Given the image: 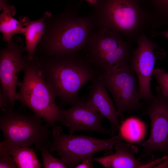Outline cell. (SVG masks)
I'll return each instance as SVG.
<instances>
[{"label":"cell","instance_id":"1","mask_svg":"<svg viewBox=\"0 0 168 168\" xmlns=\"http://www.w3.org/2000/svg\"><path fill=\"white\" fill-rule=\"evenodd\" d=\"M54 55L47 62H39L43 75L61 102L72 105L83 86L101 73L78 52Z\"/></svg>","mask_w":168,"mask_h":168},{"label":"cell","instance_id":"24","mask_svg":"<svg viewBox=\"0 0 168 168\" xmlns=\"http://www.w3.org/2000/svg\"><path fill=\"white\" fill-rule=\"evenodd\" d=\"M93 160L91 158H89L82 161L80 163L76 165L75 168H92L93 167Z\"/></svg>","mask_w":168,"mask_h":168},{"label":"cell","instance_id":"17","mask_svg":"<svg viewBox=\"0 0 168 168\" xmlns=\"http://www.w3.org/2000/svg\"><path fill=\"white\" fill-rule=\"evenodd\" d=\"M119 135L122 140L137 144L142 141L145 137L147 127L144 123L138 118H128L119 125Z\"/></svg>","mask_w":168,"mask_h":168},{"label":"cell","instance_id":"19","mask_svg":"<svg viewBox=\"0 0 168 168\" xmlns=\"http://www.w3.org/2000/svg\"><path fill=\"white\" fill-rule=\"evenodd\" d=\"M156 8L152 16L153 26L157 24H168V0H153Z\"/></svg>","mask_w":168,"mask_h":168},{"label":"cell","instance_id":"26","mask_svg":"<svg viewBox=\"0 0 168 168\" xmlns=\"http://www.w3.org/2000/svg\"><path fill=\"white\" fill-rule=\"evenodd\" d=\"M156 35H163L168 39V30L166 31H163L161 32H155V33Z\"/></svg>","mask_w":168,"mask_h":168},{"label":"cell","instance_id":"21","mask_svg":"<svg viewBox=\"0 0 168 168\" xmlns=\"http://www.w3.org/2000/svg\"><path fill=\"white\" fill-rule=\"evenodd\" d=\"M152 76L158 83L162 93L168 97V72L162 69L157 68L153 70Z\"/></svg>","mask_w":168,"mask_h":168},{"label":"cell","instance_id":"15","mask_svg":"<svg viewBox=\"0 0 168 168\" xmlns=\"http://www.w3.org/2000/svg\"><path fill=\"white\" fill-rule=\"evenodd\" d=\"M51 16L50 13L45 12L42 18L35 21H31L26 17H20L19 21L25 27L23 34L25 37L26 49L29 60L34 58L35 50L44 32V21Z\"/></svg>","mask_w":168,"mask_h":168},{"label":"cell","instance_id":"18","mask_svg":"<svg viewBox=\"0 0 168 168\" xmlns=\"http://www.w3.org/2000/svg\"><path fill=\"white\" fill-rule=\"evenodd\" d=\"M0 8L3 12L0 16V30L3 35V40L10 44L13 35L16 33L23 34L25 27L20 21L12 17L16 13L13 6L7 5L3 0H1Z\"/></svg>","mask_w":168,"mask_h":168},{"label":"cell","instance_id":"22","mask_svg":"<svg viewBox=\"0 0 168 168\" xmlns=\"http://www.w3.org/2000/svg\"><path fill=\"white\" fill-rule=\"evenodd\" d=\"M17 168L13 156L2 143L0 142V168Z\"/></svg>","mask_w":168,"mask_h":168},{"label":"cell","instance_id":"2","mask_svg":"<svg viewBox=\"0 0 168 168\" xmlns=\"http://www.w3.org/2000/svg\"><path fill=\"white\" fill-rule=\"evenodd\" d=\"M91 16L96 26L107 28L120 34L131 43L152 24L150 14L141 8L138 0H97Z\"/></svg>","mask_w":168,"mask_h":168},{"label":"cell","instance_id":"4","mask_svg":"<svg viewBox=\"0 0 168 168\" xmlns=\"http://www.w3.org/2000/svg\"><path fill=\"white\" fill-rule=\"evenodd\" d=\"M52 140L49 146L50 152L56 151L68 168L75 166L85 159L91 158L97 152L104 151L105 155L113 153L114 145L121 141L120 136L100 139L86 135L64 134L58 126L51 132Z\"/></svg>","mask_w":168,"mask_h":168},{"label":"cell","instance_id":"11","mask_svg":"<svg viewBox=\"0 0 168 168\" xmlns=\"http://www.w3.org/2000/svg\"><path fill=\"white\" fill-rule=\"evenodd\" d=\"M60 111L69 128L70 134L78 130L95 131L102 134L111 133L102 125L104 116L85 100H77L69 108L60 109Z\"/></svg>","mask_w":168,"mask_h":168},{"label":"cell","instance_id":"10","mask_svg":"<svg viewBox=\"0 0 168 168\" xmlns=\"http://www.w3.org/2000/svg\"><path fill=\"white\" fill-rule=\"evenodd\" d=\"M22 51L18 48L9 45L2 50L0 57V80L3 92L9 98L11 107L13 108L15 100H18V77L23 70L24 59Z\"/></svg>","mask_w":168,"mask_h":168},{"label":"cell","instance_id":"23","mask_svg":"<svg viewBox=\"0 0 168 168\" xmlns=\"http://www.w3.org/2000/svg\"><path fill=\"white\" fill-rule=\"evenodd\" d=\"M0 91V107L3 113L5 112L8 105L10 104V101L8 97L3 92L1 88Z\"/></svg>","mask_w":168,"mask_h":168},{"label":"cell","instance_id":"14","mask_svg":"<svg viewBox=\"0 0 168 168\" xmlns=\"http://www.w3.org/2000/svg\"><path fill=\"white\" fill-rule=\"evenodd\" d=\"M126 41L116 50L93 61V64L103 72L111 71L129 65L133 49Z\"/></svg>","mask_w":168,"mask_h":168},{"label":"cell","instance_id":"12","mask_svg":"<svg viewBox=\"0 0 168 168\" xmlns=\"http://www.w3.org/2000/svg\"><path fill=\"white\" fill-rule=\"evenodd\" d=\"M91 81L88 96L85 101L109 121L111 124L110 134L113 136L120 125L117 109L106 89L101 73Z\"/></svg>","mask_w":168,"mask_h":168},{"label":"cell","instance_id":"27","mask_svg":"<svg viewBox=\"0 0 168 168\" xmlns=\"http://www.w3.org/2000/svg\"><path fill=\"white\" fill-rule=\"evenodd\" d=\"M90 4H91L92 6L95 5L97 3V0H85Z\"/></svg>","mask_w":168,"mask_h":168},{"label":"cell","instance_id":"7","mask_svg":"<svg viewBox=\"0 0 168 168\" xmlns=\"http://www.w3.org/2000/svg\"><path fill=\"white\" fill-rule=\"evenodd\" d=\"M101 76L113 96L118 116H123L126 112L131 113L143 110L139 97L138 80L129 65L103 72Z\"/></svg>","mask_w":168,"mask_h":168},{"label":"cell","instance_id":"16","mask_svg":"<svg viewBox=\"0 0 168 168\" xmlns=\"http://www.w3.org/2000/svg\"><path fill=\"white\" fill-rule=\"evenodd\" d=\"M2 142L13 157L17 168L41 167V164L32 148L29 147H21L4 140Z\"/></svg>","mask_w":168,"mask_h":168},{"label":"cell","instance_id":"13","mask_svg":"<svg viewBox=\"0 0 168 168\" xmlns=\"http://www.w3.org/2000/svg\"><path fill=\"white\" fill-rule=\"evenodd\" d=\"M114 153L103 157H92V160L106 168H147L149 162H142L135 157L138 152L137 146L120 141L114 145Z\"/></svg>","mask_w":168,"mask_h":168},{"label":"cell","instance_id":"6","mask_svg":"<svg viewBox=\"0 0 168 168\" xmlns=\"http://www.w3.org/2000/svg\"><path fill=\"white\" fill-rule=\"evenodd\" d=\"M95 27L91 16L82 17L76 13L54 29L48 46L49 52L54 55L78 52L86 46Z\"/></svg>","mask_w":168,"mask_h":168},{"label":"cell","instance_id":"25","mask_svg":"<svg viewBox=\"0 0 168 168\" xmlns=\"http://www.w3.org/2000/svg\"><path fill=\"white\" fill-rule=\"evenodd\" d=\"M155 168H168V158L164 160V161L160 164Z\"/></svg>","mask_w":168,"mask_h":168},{"label":"cell","instance_id":"8","mask_svg":"<svg viewBox=\"0 0 168 168\" xmlns=\"http://www.w3.org/2000/svg\"><path fill=\"white\" fill-rule=\"evenodd\" d=\"M153 97L146 101L143 114L150 118L151 130L148 138L137 144L143 151L140 158L155 152L168 154V97L161 92L158 86H156Z\"/></svg>","mask_w":168,"mask_h":168},{"label":"cell","instance_id":"3","mask_svg":"<svg viewBox=\"0 0 168 168\" xmlns=\"http://www.w3.org/2000/svg\"><path fill=\"white\" fill-rule=\"evenodd\" d=\"M24 59L22 81L19 82L18 100L53 129L59 122L66 126L60 109L55 102L56 94L45 80L39 61Z\"/></svg>","mask_w":168,"mask_h":168},{"label":"cell","instance_id":"9","mask_svg":"<svg viewBox=\"0 0 168 168\" xmlns=\"http://www.w3.org/2000/svg\"><path fill=\"white\" fill-rule=\"evenodd\" d=\"M136 42L137 46L133 51L129 65L137 77L139 99L147 101L154 96L151 90L150 84L155 62L157 58H162L165 54L154 53L155 50L159 49V46L150 40L144 31Z\"/></svg>","mask_w":168,"mask_h":168},{"label":"cell","instance_id":"20","mask_svg":"<svg viewBox=\"0 0 168 168\" xmlns=\"http://www.w3.org/2000/svg\"><path fill=\"white\" fill-rule=\"evenodd\" d=\"M43 158V165L45 168H67L65 163L61 159L53 157L47 147H44L40 150Z\"/></svg>","mask_w":168,"mask_h":168},{"label":"cell","instance_id":"5","mask_svg":"<svg viewBox=\"0 0 168 168\" xmlns=\"http://www.w3.org/2000/svg\"><path fill=\"white\" fill-rule=\"evenodd\" d=\"M42 119L35 114H27L9 108L0 117L4 140L23 147L35 144L40 150L44 147L49 150L51 131Z\"/></svg>","mask_w":168,"mask_h":168}]
</instances>
